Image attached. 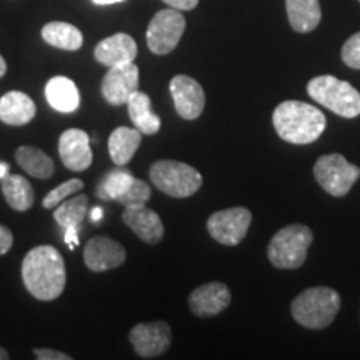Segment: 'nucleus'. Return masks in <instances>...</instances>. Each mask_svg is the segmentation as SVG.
Masks as SVG:
<instances>
[{
  "instance_id": "cd10ccee",
  "label": "nucleus",
  "mask_w": 360,
  "mask_h": 360,
  "mask_svg": "<svg viewBox=\"0 0 360 360\" xmlns=\"http://www.w3.org/2000/svg\"><path fill=\"white\" fill-rule=\"evenodd\" d=\"M152 191L150 186L142 179H134L132 184L125 188V191L117 197V202H120L122 205H143L150 200Z\"/></svg>"
},
{
  "instance_id": "2eb2a0df",
  "label": "nucleus",
  "mask_w": 360,
  "mask_h": 360,
  "mask_svg": "<svg viewBox=\"0 0 360 360\" xmlns=\"http://www.w3.org/2000/svg\"><path fill=\"white\" fill-rule=\"evenodd\" d=\"M124 224L148 245H155L164 238V224L159 214L143 205H127L122 212Z\"/></svg>"
},
{
  "instance_id": "f8f14e48",
  "label": "nucleus",
  "mask_w": 360,
  "mask_h": 360,
  "mask_svg": "<svg viewBox=\"0 0 360 360\" xmlns=\"http://www.w3.org/2000/svg\"><path fill=\"white\" fill-rule=\"evenodd\" d=\"M127 260V252L124 245L110 237L96 236L85 244L84 262L89 270L101 274L124 265Z\"/></svg>"
},
{
  "instance_id": "393cba45",
  "label": "nucleus",
  "mask_w": 360,
  "mask_h": 360,
  "mask_svg": "<svg viewBox=\"0 0 360 360\" xmlns=\"http://www.w3.org/2000/svg\"><path fill=\"white\" fill-rule=\"evenodd\" d=\"M40 34L49 45L62 51H79L84 44L82 32L69 22H49L42 27Z\"/></svg>"
},
{
  "instance_id": "f704fd0d",
  "label": "nucleus",
  "mask_w": 360,
  "mask_h": 360,
  "mask_svg": "<svg viewBox=\"0 0 360 360\" xmlns=\"http://www.w3.org/2000/svg\"><path fill=\"white\" fill-rule=\"evenodd\" d=\"M102 215H103V212H102L101 207H96V209H92V212H90V219H92L94 222H97V220L102 219Z\"/></svg>"
},
{
  "instance_id": "20e7f679",
  "label": "nucleus",
  "mask_w": 360,
  "mask_h": 360,
  "mask_svg": "<svg viewBox=\"0 0 360 360\" xmlns=\"http://www.w3.org/2000/svg\"><path fill=\"white\" fill-rule=\"evenodd\" d=\"M309 96L326 109L340 117L360 115V92L349 82L339 80L334 75H321L307 84Z\"/></svg>"
},
{
  "instance_id": "ddd939ff",
  "label": "nucleus",
  "mask_w": 360,
  "mask_h": 360,
  "mask_svg": "<svg viewBox=\"0 0 360 360\" xmlns=\"http://www.w3.org/2000/svg\"><path fill=\"white\" fill-rule=\"evenodd\" d=\"M170 94L177 114L186 120L199 119L205 109V94L202 85L188 75H175L170 80Z\"/></svg>"
},
{
  "instance_id": "f03ea898",
  "label": "nucleus",
  "mask_w": 360,
  "mask_h": 360,
  "mask_svg": "<svg viewBox=\"0 0 360 360\" xmlns=\"http://www.w3.org/2000/svg\"><path fill=\"white\" fill-rule=\"evenodd\" d=\"M274 129L282 141L290 143H312L326 130L327 120L317 107L299 101H285L276 107Z\"/></svg>"
},
{
  "instance_id": "5701e85b",
  "label": "nucleus",
  "mask_w": 360,
  "mask_h": 360,
  "mask_svg": "<svg viewBox=\"0 0 360 360\" xmlns=\"http://www.w3.org/2000/svg\"><path fill=\"white\" fill-rule=\"evenodd\" d=\"M2 192L8 207H12L17 212H25V210L32 209L35 202L34 187L22 175L7 174L2 179Z\"/></svg>"
},
{
  "instance_id": "a878e982",
  "label": "nucleus",
  "mask_w": 360,
  "mask_h": 360,
  "mask_svg": "<svg viewBox=\"0 0 360 360\" xmlns=\"http://www.w3.org/2000/svg\"><path fill=\"white\" fill-rule=\"evenodd\" d=\"M89 210V197L84 193L72 197L69 200H62L56 209H53V219L57 220L62 227H79L87 215Z\"/></svg>"
},
{
  "instance_id": "ea45409f",
  "label": "nucleus",
  "mask_w": 360,
  "mask_h": 360,
  "mask_svg": "<svg viewBox=\"0 0 360 360\" xmlns=\"http://www.w3.org/2000/svg\"><path fill=\"white\" fill-rule=\"evenodd\" d=\"M359 2H360V0H359Z\"/></svg>"
},
{
  "instance_id": "4be33fe9",
  "label": "nucleus",
  "mask_w": 360,
  "mask_h": 360,
  "mask_svg": "<svg viewBox=\"0 0 360 360\" xmlns=\"http://www.w3.org/2000/svg\"><path fill=\"white\" fill-rule=\"evenodd\" d=\"M142 143V134L137 129L117 127L109 137V154L117 167L127 165Z\"/></svg>"
},
{
  "instance_id": "c756f323",
  "label": "nucleus",
  "mask_w": 360,
  "mask_h": 360,
  "mask_svg": "<svg viewBox=\"0 0 360 360\" xmlns=\"http://www.w3.org/2000/svg\"><path fill=\"white\" fill-rule=\"evenodd\" d=\"M342 60L350 69L360 70V32L354 34L342 47Z\"/></svg>"
},
{
  "instance_id": "58836bf2",
  "label": "nucleus",
  "mask_w": 360,
  "mask_h": 360,
  "mask_svg": "<svg viewBox=\"0 0 360 360\" xmlns=\"http://www.w3.org/2000/svg\"><path fill=\"white\" fill-rule=\"evenodd\" d=\"M7 175V165L6 164H0V179H4Z\"/></svg>"
},
{
  "instance_id": "7ed1b4c3",
  "label": "nucleus",
  "mask_w": 360,
  "mask_h": 360,
  "mask_svg": "<svg viewBox=\"0 0 360 360\" xmlns=\"http://www.w3.org/2000/svg\"><path fill=\"white\" fill-rule=\"evenodd\" d=\"M340 309V295L330 287H312L292 302V315L300 326L323 328L334 322Z\"/></svg>"
},
{
  "instance_id": "6e6552de",
  "label": "nucleus",
  "mask_w": 360,
  "mask_h": 360,
  "mask_svg": "<svg viewBox=\"0 0 360 360\" xmlns=\"http://www.w3.org/2000/svg\"><path fill=\"white\" fill-rule=\"evenodd\" d=\"M186 17L177 8H164L152 17L147 29V45L155 56H167L186 32Z\"/></svg>"
},
{
  "instance_id": "dca6fc26",
  "label": "nucleus",
  "mask_w": 360,
  "mask_h": 360,
  "mask_svg": "<svg viewBox=\"0 0 360 360\" xmlns=\"http://www.w3.org/2000/svg\"><path fill=\"white\" fill-rule=\"evenodd\" d=\"M231 290L222 282L199 285L188 297V307L197 317H214L231 305Z\"/></svg>"
},
{
  "instance_id": "0eeeda50",
  "label": "nucleus",
  "mask_w": 360,
  "mask_h": 360,
  "mask_svg": "<svg viewBox=\"0 0 360 360\" xmlns=\"http://www.w3.org/2000/svg\"><path fill=\"white\" fill-rule=\"evenodd\" d=\"M314 175L319 186L327 193L334 197H344L359 180L360 169L350 164L344 155L327 154L315 162Z\"/></svg>"
},
{
  "instance_id": "aec40b11",
  "label": "nucleus",
  "mask_w": 360,
  "mask_h": 360,
  "mask_svg": "<svg viewBox=\"0 0 360 360\" xmlns=\"http://www.w3.org/2000/svg\"><path fill=\"white\" fill-rule=\"evenodd\" d=\"M150 105V97L141 92V90L132 94L127 101L130 120H132L134 127L142 135H155L160 130L162 120L159 115L152 112Z\"/></svg>"
},
{
  "instance_id": "1a4fd4ad",
  "label": "nucleus",
  "mask_w": 360,
  "mask_h": 360,
  "mask_svg": "<svg viewBox=\"0 0 360 360\" xmlns=\"http://www.w3.org/2000/svg\"><path fill=\"white\" fill-rule=\"evenodd\" d=\"M252 214L245 207H232V209L219 210L207 220V231L210 237L219 244L233 247L244 240L249 232Z\"/></svg>"
},
{
  "instance_id": "2f4dec72",
  "label": "nucleus",
  "mask_w": 360,
  "mask_h": 360,
  "mask_svg": "<svg viewBox=\"0 0 360 360\" xmlns=\"http://www.w3.org/2000/svg\"><path fill=\"white\" fill-rule=\"evenodd\" d=\"M13 245V233L7 227L0 225V255H6Z\"/></svg>"
},
{
  "instance_id": "6ab92c4d",
  "label": "nucleus",
  "mask_w": 360,
  "mask_h": 360,
  "mask_svg": "<svg viewBox=\"0 0 360 360\" xmlns=\"http://www.w3.org/2000/svg\"><path fill=\"white\" fill-rule=\"evenodd\" d=\"M45 98L53 110L72 114L80 107V92L69 77H52L45 85Z\"/></svg>"
},
{
  "instance_id": "423d86ee",
  "label": "nucleus",
  "mask_w": 360,
  "mask_h": 360,
  "mask_svg": "<svg viewBox=\"0 0 360 360\" xmlns=\"http://www.w3.org/2000/svg\"><path fill=\"white\" fill-rule=\"evenodd\" d=\"M148 175H150L152 184L160 192H164L165 195L177 197V199L193 195L204 182L199 170L177 160L155 162L152 164Z\"/></svg>"
},
{
  "instance_id": "473e14b6",
  "label": "nucleus",
  "mask_w": 360,
  "mask_h": 360,
  "mask_svg": "<svg viewBox=\"0 0 360 360\" xmlns=\"http://www.w3.org/2000/svg\"><path fill=\"white\" fill-rule=\"evenodd\" d=\"M169 7L177 8V11H192L197 7L199 0H164Z\"/></svg>"
},
{
  "instance_id": "bb28decb",
  "label": "nucleus",
  "mask_w": 360,
  "mask_h": 360,
  "mask_svg": "<svg viewBox=\"0 0 360 360\" xmlns=\"http://www.w3.org/2000/svg\"><path fill=\"white\" fill-rule=\"evenodd\" d=\"M135 177L132 174H129L127 170H117V172H112L109 177L103 180L101 193L98 197L101 199H117V197L122 193L125 188H127Z\"/></svg>"
},
{
  "instance_id": "412c9836",
  "label": "nucleus",
  "mask_w": 360,
  "mask_h": 360,
  "mask_svg": "<svg viewBox=\"0 0 360 360\" xmlns=\"http://www.w3.org/2000/svg\"><path fill=\"white\" fill-rule=\"evenodd\" d=\"M287 15L295 32L307 34L321 24L322 8L319 0H285Z\"/></svg>"
},
{
  "instance_id": "f3484780",
  "label": "nucleus",
  "mask_w": 360,
  "mask_h": 360,
  "mask_svg": "<svg viewBox=\"0 0 360 360\" xmlns=\"http://www.w3.org/2000/svg\"><path fill=\"white\" fill-rule=\"evenodd\" d=\"M137 52L135 40L129 34L119 32L98 42L96 51H94V57L98 64L110 69V67L125 64V62H134Z\"/></svg>"
},
{
  "instance_id": "c9c22d12",
  "label": "nucleus",
  "mask_w": 360,
  "mask_h": 360,
  "mask_svg": "<svg viewBox=\"0 0 360 360\" xmlns=\"http://www.w3.org/2000/svg\"><path fill=\"white\" fill-rule=\"evenodd\" d=\"M119 2H124V0H94V4H97V6H112V4Z\"/></svg>"
},
{
  "instance_id": "f257e3e1",
  "label": "nucleus",
  "mask_w": 360,
  "mask_h": 360,
  "mask_svg": "<svg viewBox=\"0 0 360 360\" xmlns=\"http://www.w3.org/2000/svg\"><path fill=\"white\" fill-rule=\"evenodd\" d=\"M22 282L37 300H56L67 283L65 260L56 247L37 245L22 260Z\"/></svg>"
},
{
  "instance_id": "4468645a",
  "label": "nucleus",
  "mask_w": 360,
  "mask_h": 360,
  "mask_svg": "<svg viewBox=\"0 0 360 360\" xmlns=\"http://www.w3.org/2000/svg\"><path fill=\"white\" fill-rule=\"evenodd\" d=\"M58 154L62 164L72 172H84L92 165L90 137L85 130L69 129L58 139Z\"/></svg>"
},
{
  "instance_id": "39448f33",
  "label": "nucleus",
  "mask_w": 360,
  "mask_h": 360,
  "mask_svg": "<svg viewBox=\"0 0 360 360\" xmlns=\"http://www.w3.org/2000/svg\"><path fill=\"white\" fill-rule=\"evenodd\" d=\"M312 238V231L307 225H287L270 240L267 249L269 260L277 269H299L307 259Z\"/></svg>"
},
{
  "instance_id": "4c0bfd02",
  "label": "nucleus",
  "mask_w": 360,
  "mask_h": 360,
  "mask_svg": "<svg viewBox=\"0 0 360 360\" xmlns=\"http://www.w3.org/2000/svg\"><path fill=\"white\" fill-rule=\"evenodd\" d=\"M11 355H8V352L4 347H0V360H7Z\"/></svg>"
},
{
  "instance_id": "b1692460",
  "label": "nucleus",
  "mask_w": 360,
  "mask_h": 360,
  "mask_svg": "<svg viewBox=\"0 0 360 360\" xmlns=\"http://www.w3.org/2000/svg\"><path fill=\"white\" fill-rule=\"evenodd\" d=\"M15 160L22 169L25 170L30 177L47 180L56 174V165L53 160L40 150L37 147L32 146H22L15 150Z\"/></svg>"
},
{
  "instance_id": "7c9ffc66",
  "label": "nucleus",
  "mask_w": 360,
  "mask_h": 360,
  "mask_svg": "<svg viewBox=\"0 0 360 360\" xmlns=\"http://www.w3.org/2000/svg\"><path fill=\"white\" fill-rule=\"evenodd\" d=\"M35 357L40 360H70L72 357L65 352H58L53 349H35L34 350Z\"/></svg>"
},
{
  "instance_id": "a211bd4d",
  "label": "nucleus",
  "mask_w": 360,
  "mask_h": 360,
  "mask_svg": "<svg viewBox=\"0 0 360 360\" xmlns=\"http://www.w3.org/2000/svg\"><path fill=\"white\" fill-rule=\"evenodd\" d=\"M37 107L27 94L20 90H11L0 98V122L12 127H20L32 122Z\"/></svg>"
},
{
  "instance_id": "72a5a7b5",
  "label": "nucleus",
  "mask_w": 360,
  "mask_h": 360,
  "mask_svg": "<svg viewBox=\"0 0 360 360\" xmlns=\"http://www.w3.org/2000/svg\"><path fill=\"white\" fill-rule=\"evenodd\" d=\"M77 229L79 227H67L65 229L67 232H65L64 240H65V244L70 245L72 250L75 249V245H79V232H77Z\"/></svg>"
},
{
  "instance_id": "e433bc0d",
  "label": "nucleus",
  "mask_w": 360,
  "mask_h": 360,
  "mask_svg": "<svg viewBox=\"0 0 360 360\" xmlns=\"http://www.w3.org/2000/svg\"><path fill=\"white\" fill-rule=\"evenodd\" d=\"M6 72H7V62L4 60L2 56H0V77H4V75H6Z\"/></svg>"
},
{
  "instance_id": "c85d7f7f",
  "label": "nucleus",
  "mask_w": 360,
  "mask_h": 360,
  "mask_svg": "<svg viewBox=\"0 0 360 360\" xmlns=\"http://www.w3.org/2000/svg\"><path fill=\"white\" fill-rule=\"evenodd\" d=\"M82 188H84V182L80 179L65 180L64 184H60V186L56 187L53 191H51L47 195L44 197V200H42L44 209H47V210L56 209V207L60 204L62 200H65L67 197L72 195V193H79Z\"/></svg>"
},
{
  "instance_id": "9d476101",
  "label": "nucleus",
  "mask_w": 360,
  "mask_h": 360,
  "mask_svg": "<svg viewBox=\"0 0 360 360\" xmlns=\"http://www.w3.org/2000/svg\"><path fill=\"white\" fill-rule=\"evenodd\" d=\"M129 340L141 359H155L165 354L172 344V330L164 321L137 323L129 332Z\"/></svg>"
},
{
  "instance_id": "9b49d317",
  "label": "nucleus",
  "mask_w": 360,
  "mask_h": 360,
  "mask_svg": "<svg viewBox=\"0 0 360 360\" xmlns=\"http://www.w3.org/2000/svg\"><path fill=\"white\" fill-rule=\"evenodd\" d=\"M102 96L110 105H124L139 90V67L134 62L110 67L102 79Z\"/></svg>"
}]
</instances>
